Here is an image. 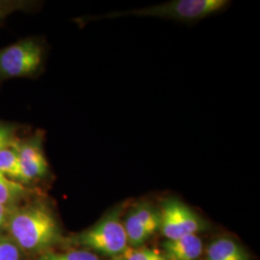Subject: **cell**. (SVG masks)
I'll list each match as a JSON object with an SVG mask.
<instances>
[{
	"mask_svg": "<svg viewBox=\"0 0 260 260\" xmlns=\"http://www.w3.org/2000/svg\"><path fill=\"white\" fill-rule=\"evenodd\" d=\"M6 235L23 253L49 251L62 238L55 215L45 203L34 202L12 210Z\"/></svg>",
	"mask_w": 260,
	"mask_h": 260,
	"instance_id": "obj_1",
	"label": "cell"
},
{
	"mask_svg": "<svg viewBox=\"0 0 260 260\" xmlns=\"http://www.w3.org/2000/svg\"><path fill=\"white\" fill-rule=\"evenodd\" d=\"M229 3V1L224 0H176L144 9L113 12L100 17V19H116L122 16H138L190 22L205 19L219 13L224 9Z\"/></svg>",
	"mask_w": 260,
	"mask_h": 260,
	"instance_id": "obj_2",
	"label": "cell"
},
{
	"mask_svg": "<svg viewBox=\"0 0 260 260\" xmlns=\"http://www.w3.org/2000/svg\"><path fill=\"white\" fill-rule=\"evenodd\" d=\"M121 208H117L104 216L93 226L75 235L73 241L90 250L105 255L122 254L128 248L124 225L120 219Z\"/></svg>",
	"mask_w": 260,
	"mask_h": 260,
	"instance_id": "obj_3",
	"label": "cell"
},
{
	"mask_svg": "<svg viewBox=\"0 0 260 260\" xmlns=\"http://www.w3.org/2000/svg\"><path fill=\"white\" fill-rule=\"evenodd\" d=\"M44 62V47L35 39H26L0 49V78L31 77Z\"/></svg>",
	"mask_w": 260,
	"mask_h": 260,
	"instance_id": "obj_4",
	"label": "cell"
},
{
	"mask_svg": "<svg viewBox=\"0 0 260 260\" xmlns=\"http://www.w3.org/2000/svg\"><path fill=\"white\" fill-rule=\"evenodd\" d=\"M159 211L161 215L159 231L167 240L197 235L206 228L205 221L194 210L175 198L165 200Z\"/></svg>",
	"mask_w": 260,
	"mask_h": 260,
	"instance_id": "obj_5",
	"label": "cell"
},
{
	"mask_svg": "<svg viewBox=\"0 0 260 260\" xmlns=\"http://www.w3.org/2000/svg\"><path fill=\"white\" fill-rule=\"evenodd\" d=\"M15 148L19 155L20 183L28 184L46 177L48 174V162L43 147L42 135L17 141Z\"/></svg>",
	"mask_w": 260,
	"mask_h": 260,
	"instance_id": "obj_6",
	"label": "cell"
},
{
	"mask_svg": "<svg viewBox=\"0 0 260 260\" xmlns=\"http://www.w3.org/2000/svg\"><path fill=\"white\" fill-rule=\"evenodd\" d=\"M167 260H197L203 252V241L197 235H187L162 244Z\"/></svg>",
	"mask_w": 260,
	"mask_h": 260,
	"instance_id": "obj_7",
	"label": "cell"
},
{
	"mask_svg": "<svg viewBox=\"0 0 260 260\" xmlns=\"http://www.w3.org/2000/svg\"><path fill=\"white\" fill-rule=\"evenodd\" d=\"M207 260H250L241 246L230 238L212 242L206 251Z\"/></svg>",
	"mask_w": 260,
	"mask_h": 260,
	"instance_id": "obj_8",
	"label": "cell"
},
{
	"mask_svg": "<svg viewBox=\"0 0 260 260\" xmlns=\"http://www.w3.org/2000/svg\"><path fill=\"white\" fill-rule=\"evenodd\" d=\"M26 186L0 173V205L15 208L27 196Z\"/></svg>",
	"mask_w": 260,
	"mask_h": 260,
	"instance_id": "obj_9",
	"label": "cell"
},
{
	"mask_svg": "<svg viewBox=\"0 0 260 260\" xmlns=\"http://www.w3.org/2000/svg\"><path fill=\"white\" fill-rule=\"evenodd\" d=\"M124 230L130 248H139L151 236L130 209L124 220Z\"/></svg>",
	"mask_w": 260,
	"mask_h": 260,
	"instance_id": "obj_10",
	"label": "cell"
},
{
	"mask_svg": "<svg viewBox=\"0 0 260 260\" xmlns=\"http://www.w3.org/2000/svg\"><path fill=\"white\" fill-rule=\"evenodd\" d=\"M131 211L137 217L141 223L147 229L150 235L160 230L161 215L153 205L142 203L131 208Z\"/></svg>",
	"mask_w": 260,
	"mask_h": 260,
	"instance_id": "obj_11",
	"label": "cell"
},
{
	"mask_svg": "<svg viewBox=\"0 0 260 260\" xmlns=\"http://www.w3.org/2000/svg\"><path fill=\"white\" fill-rule=\"evenodd\" d=\"M0 173L20 182V166L15 145L0 149Z\"/></svg>",
	"mask_w": 260,
	"mask_h": 260,
	"instance_id": "obj_12",
	"label": "cell"
},
{
	"mask_svg": "<svg viewBox=\"0 0 260 260\" xmlns=\"http://www.w3.org/2000/svg\"><path fill=\"white\" fill-rule=\"evenodd\" d=\"M38 260H100L91 251L87 250H75L67 252L47 251L40 254Z\"/></svg>",
	"mask_w": 260,
	"mask_h": 260,
	"instance_id": "obj_13",
	"label": "cell"
},
{
	"mask_svg": "<svg viewBox=\"0 0 260 260\" xmlns=\"http://www.w3.org/2000/svg\"><path fill=\"white\" fill-rule=\"evenodd\" d=\"M123 260H167L163 254L149 248H130L122 252Z\"/></svg>",
	"mask_w": 260,
	"mask_h": 260,
	"instance_id": "obj_14",
	"label": "cell"
},
{
	"mask_svg": "<svg viewBox=\"0 0 260 260\" xmlns=\"http://www.w3.org/2000/svg\"><path fill=\"white\" fill-rule=\"evenodd\" d=\"M23 252L8 235L0 236V260H22Z\"/></svg>",
	"mask_w": 260,
	"mask_h": 260,
	"instance_id": "obj_15",
	"label": "cell"
},
{
	"mask_svg": "<svg viewBox=\"0 0 260 260\" xmlns=\"http://www.w3.org/2000/svg\"><path fill=\"white\" fill-rule=\"evenodd\" d=\"M31 4V2L22 0H0V22L13 13L25 9Z\"/></svg>",
	"mask_w": 260,
	"mask_h": 260,
	"instance_id": "obj_16",
	"label": "cell"
},
{
	"mask_svg": "<svg viewBox=\"0 0 260 260\" xmlns=\"http://www.w3.org/2000/svg\"><path fill=\"white\" fill-rule=\"evenodd\" d=\"M17 141L15 127L7 123L0 122V149L12 147Z\"/></svg>",
	"mask_w": 260,
	"mask_h": 260,
	"instance_id": "obj_17",
	"label": "cell"
},
{
	"mask_svg": "<svg viewBox=\"0 0 260 260\" xmlns=\"http://www.w3.org/2000/svg\"><path fill=\"white\" fill-rule=\"evenodd\" d=\"M13 209L14 208H10L0 205V236L6 235L10 215L12 213Z\"/></svg>",
	"mask_w": 260,
	"mask_h": 260,
	"instance_id": "obj_18",
	"label": "cell"
},
{
	"mask_svg": "<svg viewBox=\"0 0 260 260\" xmlns=\"http://www.w3.org/2000/svg\"><path fill=\"white\" fill-rule=\"evenodd\" d=\"M113 260H123L122 259V257H116V258H114Z\"/></svg>",
	"mask_w": 260,
	"mask_h": 260,
	"instance_id": "obj_19",
	"label": "cell"
}]
</instances>
